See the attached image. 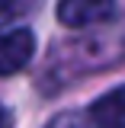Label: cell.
Listing matches in <instances>:
<instances>
[{
	"label": "cell",
	"instance_id": "obj_5",
	"mask_svg": "<svg viewBox=\"0 0 125 128\" xmlns=\"http://www.w3.org/2000/svg\"><path fill=\"white\" fill-rule=\"evenodd\" d=\"M13 13H16V0H0V26L7 19H13Z\"/></svg>",
	"mask_w": 125,
	"mask_h": 128
},
{
	"label": "cell",
	"instance_id": "obj_3",
	"mask_svg": "<svg viewBox=\"0 0 125 128\" xmlns=\"http://www.w3.org/2000/svg\"><path fill=\"white\" fill-rule=\"evenodd\" d=\"M90 118L96 128H125V86H115L90 106Z\"/></svg>",
	"mask_w": 125,
	"mask_h": 128
},
{
	"label": "cell",
	"instance_id": "obj_6",
	"mask_svg": "<svg viewBox=\"0 0 125 128\" xmlns=\"http://www.w3.org/2000/svg\"><path fill=\"white\" fill-rule=\"evenodd\" d=\"M0 128H10V112L0 106Z\"/></svg>",
	"mask_w": 125,
	"mask_h": 128
},
{
	"label": "cell",
	"instance_id": "obj_1",
	"mask_svg": "<svg viewBox=\"0 0 125 128\" xmlns=\"http://www.w3.org/2000/svg\"><path fill=\"white\" fill-rule=\"evenodd\" d=\"M35 54V35L29 29L0 32V77L19 74Z\"/></svg>",
	"mask_w": 125,
	"mask_h": 128
},
{
	"label": "cell",
	"instance_id": "obj_4",
	"mask_svg": "<svg viewBox=\"0 0 125 128\" xmlns=\"http://www.w3.org/2000/svg\"><path fill=\"white\" fill-rule=\"evenodd\" d=\"M45 128H83V122H80V115H74V112H64L55 122H48Z\"/></svg>",
	"mask_w": 125,
	"mask_h": 128
},
{
	"label": "cell",
	"instance_id": "obj_2",
	"mask_svg": "<svg viewBox=\"0 0 125 128\" xmlns=\"http://www.w3.org/2000/svg\"><path fill=\"white\" fill-rule=\"evenodd\" d=\"M115 10V0H58V19L71 29L93 26L109 19Z\"/></svg>",
	"mask_w": 125,
	"mask_h": 128
}]
</instances>
